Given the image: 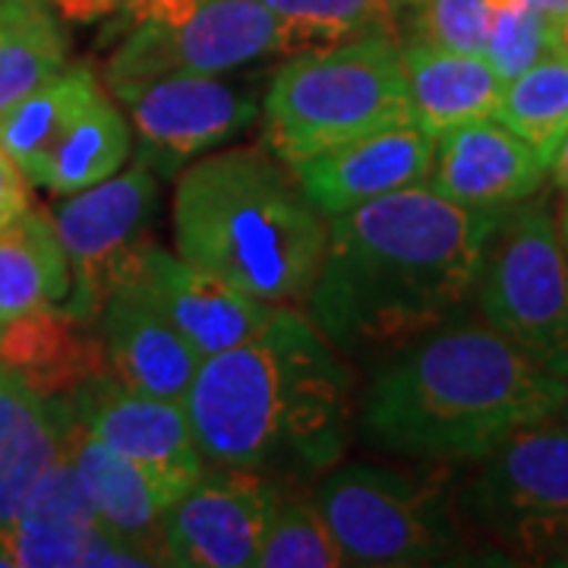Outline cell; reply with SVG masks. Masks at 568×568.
Wrapping results in <instances>:
<instances>
[{
    "label": "cell",
    "instance_id": "ac0fdd59",
    "mask_svg": "<svg viewBox=\"0 0 568 568\" xmlns=\"http://www.w3.org/2000/svg\"><path fill=\"white\" fill-rule=\"evenodd\" d=\"M0 369L48 405L70 402L82 386L111 373L99 325L63 306H44L0 325Z\"/></svg>",
    "mask_w": 568,
    "mask_h": 568
},
{
    "label": "cell",
    "instance_id": "ab89813d",
    "mask_svg": "<svg viewBox=\"0 0 568 568\" xmlns=\"http://www.w3.org/2000/svg\"><path fill=\"white\" fill-rule=\"evenodd\" d=\"M13 3H20V0H0V10H3V7H13Z\"/></svg>",
    "mask_w": 568,
    "mask_h": 568
},
{
    "label": "cell",
    "instance_id": "e575fe53",
    "mask_svg": "<svg viewBox=\"0 0 568 568\" xmlns=\"http://www.w3.org/2000/svg\"><path fill=\"white\" fill-rule=\"evenodd\" d=\"M530 3H534V7H537V10L552 22V26H559V29H562V26L568 22V0H530Z\"/></svg>",
    "mask_w": 568,
    "mask_h": 568
},
{
    "label": "cell",
    "instance_id": "836d02e7",
    "mask_svg": "<svg viewBox=\"0 0 568 568\" xmlns=\"http://www.w3.org/2000/svg\"><path fill=\"white\" fill-rule=\"evenodd\" d=\"M549 174H552L556 186L568 193V130H566V136H562V142L556 145L552 159H549Z\"/></svg>",
    "mask_w": 568,
    "mask_h": 568
},
{
    "label": "cell",
    "instance_id": "9c48e42d",
    "mask_svg": "<svg viewBox=\"0 0 568 568\" xmlns=\"http://www.w3.org/2000/svg\"><path fill=\"white\" fill-rule=\"evenodd\" d=\"M301 41L260 0H164L133 22L104 63L108 92L171 73H234L272 54H297Z\"/></svg>",
    "mask_w": 568,
    "mask_h": 568
},
{
    "label": "cell",
    "instance_id": "5bb4252c",
    "mask_svg": "<svg viewBox=\"0 0 568 568\" xmlns=\"http://www.w3.org/2000/svg\"><path fill=\"white\" fill-rule=\"evenodd\" d=\"M130 284L181 332L203 361L260 335L278 310L159 244L145 250Z\"/></svg>",
    "mask_w": 568,
    "mask_h": 568
},
{
    "label": "cell",
    "instance_id": "5b68a950",
    "mask_svg": "<svg viewBox=\"0 0 568 568\" xmlns=\"http://www.w3.org/2000/svg\"><path fill=\"white\" fill-rule=\"evenodd\" d=\"M263 145L284 164L410 123L402 41L388 32L291 54L263 92Z\"/></svg>",
    "mask_w": 568,
    "mask_h": 568
},
{
    "label": "cell",
    "instance_id": "ba28073f",
    "mask_svg": "<svg viewBox=\"0 0 568 568\" xmlns=\"http://www.w3.org/2000/svg\"><path fill=\"white\" fill-rule=\"evenodd\" d=\"M474 304L489 328L568 379V250L549 205L503 209Z\"/></svg>",
    "mask_w": 568,
    "mask_h": 568
},
{
    "label": "cell",
    "instance_id": "4316f807",
    "mask_svg": "<svg viewBox=\"0 0 568 568\" xmlns=\"http://www.w3.org/2000/svg\"><path fill=\"white\" fill-rule=\"evenodd\" d=\"M496 121L530 142L549 164L556 145L568 130V54L556 51L528 67L515 80H506Z\"/></svg>",
    "mask_w": 568,
    "mask_h": 568
},
{
    "label": "cell",
    "instance_id": "1f68e13d",
    "mask_svg": "<svg viewBox=\"0 0 568 568\" xmlns=\"http://www.w3.org/2000/svg\"><path fill=\"white\" fill-rule=\"evenodd\" d=\"M164 0H44V7L61 22L73 26H92L102 20L133 22L152 17Z\"/></svg>",
    "mask_w": 568,
    "mask_h": 568
},
{
    "label": "cell",
    "instance_id": "8992f818",
    "mask_svg": "<svg viewBox=\"0 0 568 568\" xmlns=\"http://www.w3.org/2000/svg\"><path fill=\"white\" fill-rule=\"evenodd\" d=\"M323 511L347 566L414 568L448 562L462 549L458 508L439 474L388 465H335L320 477Z\"/></svg>",
    "mask_w": 568,
    "mask_h": 568
},
{
    "label": "cell",
    "instance_id": "83f0119b",
    "mask_svg": "<svg viewBox=\"0 0 568 568\" xmlns=\"http://www.w3.org/2000/svg\"><path fill=\"white\" fill-rule=\"evenodd\" d=\"M291 26L301 51L357 39L366 32L395 36L402 0H260ZM398 39V36H395Z\"/></svg>",
    "mask_w": 568,
    "mask_h": 568
},
{
    "label": "cell",
    "instance_id": "d6986e66",
    "mask_svg": "<svg viewBox=\"0 0 568 568\" xmlns=\"http://www.w3.org/2000/svg\"><path fill=\"white\" fill-rule=\"evenodd\" d=\"M99 332L118 383L152 398L178 405L186 402L203 357L133 284H123L108 301L99 316Z\"/></svg>",
    "mask_w": 568,
    "mask_h": 568
},
{
    "label": "cell",
    "instance_id": "d6a6232c",
    "mask_svg": "<svg viewBox=\"0 0 568 568\" xmlns=\"http://www.w3.org/2000/svg\"><path fill=\"white\" fill-rule=\"evenodd\" d=\"M29 205H32V193H29L26 174L0 149V227H7L13 219H20Z\"/></svg>",
    "mask_w": 568,
    "mask_h": 568
},
{
    "label": "cell",
    "instance_id": "9a60e30c",
    "mask_svg": "<svg viewBox=\"0 0 568 568\" xmlns=\"http://www.w3.org/2000/svg\"><path fill=\"white\" fill-rule=\"evenodd\" d=\"M3 544L13 556V566L26 568L149 566L140 552L104 534L95 506L67 455L44 470Z\"/></svg>",
    "mask_w": 568,
    "mask_h": 568
},
{
    "label": "cell",
    "instance_id": "8d00e7d4",
    "mask_svg": "<svg viewBox=\"0 0 568 568\" xmlns=\"http://www.w3.org/2000/svg\"><path fill=\"white\" fill-rule=\"evenodd\" d=\"M13 566V556H10V549H7V544L0 540V568Z\"/></svg>",
    "mask_w": 568,
    "mask_h": 568
},
{
    "label": "cell",
    "instance_id": "74e56055",
    "mask_svg": "<svg viewBox=\"0 0 568 568\" xmlns=\"http://www.w3.org/2000/svg\"><path fill=\"white\" fill-rule=\"evenodd\" d=\"M559 41H562V51H566V54H568V22H566V26H562V32H559Z\"/></svg>",
    "mask_w": 568,
    "mask_h": 568
},
{
    "label": "cell",
    "instance_id": "52a82bcc",
    "mask_svg": "<svg viewBox=\"0 0 568 568\" xmlns=\"http://www.w3.org/2000/svg\"><path fill=\"white\" fill-rule=\"evenodd\" d=\"M458 493V518L518 559L568 552V424L562 414L521 426L484 458Z\"/></svg>",
    "mask_w": 568,
    "mask_h": 568
},
{
    "label": "cell",
    "instance_id": "277c9868",
    "mask_svg": "<svg viewBox=\"0 0 568 568\" xmlns=\"http://www.w3.org/2000/svg\"><path fill=\"white\" fill-rule=\"evenodd\" d=\"M174 253L265 304H304L328 219L268 149H227L183 168L171 200Z\"/></svg>",
    "mask_w": 568,
    "mask_h": 568
},
{
    "label": "cell",
    "instance_id": "7a4b0ae2",
    "mask_svg": "<svg viewBox=\"0 0 568 568\" xmlns=\"http://www.w3.org/2000/svg\"><path fill=\"white\" fill-rule=\"evenodd\" d=\"M183 407L205 465L284 487L342 465L357 429V379L310 313L284 304L260 335L205 357Z\"/></svg>",
    "mask_w": 568,
    "mask_h": 568
},
{
    "label": "cell",
    "instance_id": "44dd1931",
    "mask_svg": "<svg viewBox=\"0 0 568 568\" xmlns=\"http://www.w3.org/2000/svg\"><path fill=\"white\" fill-rule=\"evenodd\" d=\"M402 63L414 123L433 140L462 123L496 118L506 80L484 54L402 41Z\"/></svg>",
    "mask_w": 568,
    "mask_h": 568
},
{
    "label": "cell",
    "instance_id": "7402d4cb",
    "mask_svg": "<svg viewBox=\"0 0 568 568\" xmlns=\"http://www.w3.org/2000/svg\"><path fill=\"white\" fill-rule=\"evenodd\" d=\"M63 458L61 410L0 369V540L44 470Z\"/></svg>",
    "mask_w": 568,
    "mask_h": 568
},
{
    "label": "cell",
    "instance_id": "d590c367",
    "mask_svg": "<svg viewBox=\"0 0 568 568\" xmlns=\"http://www.w3.org/2000/svg\"><path fill=\"white\" fill-rule=\"evenodd\" d=\"M559 231H562V244L568 250V193H566V205H562V222H559Z\"/></svg>",
    "mask_w": 568,
    "mask_h": 568
},
{
    "label": "cell",
    "instance_id": "f1b7e54d",
    "mask_svg": "<svg viewBox=\"0 0 568 568\" xmlns=\"http://www.w3.org/2000/svg\"><path fill=\"white\" fill-rule=\"evenodd\" d=\"M256 568H338L347 566L345 552L335 544L323 511L313 496H287L272 515L263 547L256 552Z\"/></svg>",
    "mask_w": 568,
    "mask_h": 568
},
{
    "label": "cell",
    "instance_id": "2e32d148",
    "mask_svg": "<svg viewBox=\"0 0 568 568\" xmlns=\"http://www.w3.org/2000/svg\"><path fill=\"white\" fill-rule=\"evenodd\" d=\"M436 140L417 123H395L357 140L332 145L291 171L304 186L306 200L325 219L373 203L395 190L424 183L433 168Z\"/></svg>",
    "mask_w": 568,
    "mask_h": 568
},
{
    "label": "cell",
    "instance_id": "8fae6325",
    "mask_svg": "<svg viewBox=\"0 0 568 568\" xmlns=\"http://www.w3.org/2000/svg\"><path fill=\"white\" fill-rule=\"evenodd\" d=\"M111 95L140 140V159L159 178L237 136L263 111V99L224 73H171L121 85Z\"/></svg>",
    "mask_w": 568,
    "mask_h": 568
},
{
    "label": "cell",
    "instance_id": "d4e9b609",
    "mask_svg": "<svg viewBox=\"0 0 568 568\" xmlns=\"http://www.w3.org/2000/svg\"><path fill=\"white\" fill-rule=\"evenodd\" d=\"M102 92L104 82L85 63H67L54 80L39 85L0 118V149L17 162L22 174H29L32 164L51 149V142Z\"/></svg>",
    "mask_w": 568,
    "mask_h": 568
},
{
    "label": "cell",
    "instance_id": "6da1fadb",
    "mask_svg": "<svg viewBox=\"0 0 568 568\" xmlns=\"http://www.w3.org/2000/svg\"><path fill=\"white\" fill-rule=\"evenodd\" d=\"M503 209H467L424 183L328 219L306 313L361 364H386L462 316Z\"/></svg>",
    "mask_w": 568,
    "mask_h": 568
},
{
    "label": "cell",
    "instance_id": "7c38bea8",
    "mask_svg": "<svg viewBox=\"0 0 568 568\" xmlns=\"http://www.w3.org/2000/svg\"><path fill=\"white\" fill-rule=\"evenodd\" d=\"M63 417L85 426L104 446L114 448L152 484L171 508L205 474V458L186 407L133 392L111 373L82 386L70 402L54 405Z\"/></svg>",
    "mask_w": 568,
    "mask_h": 568
},
{
    "label": "cell",
    "instance_id": "f35d334b",
    "mask_svg": "<svg viewBox=\"0 0 568 568\" xmlns=\"http://www.w3.org/2000/svg\"><path fill=\"white\" fill-rule=\"evenodd\" d=\"M559 414H562V420L568 424V392H566V402H562V410H559Z\"/></svg>",
    "mask_w": 568,
    "mask_h": 568
},
{
    "label": "cell",
    "instance_id": "cb8c5ba5",
    "mask_svg": "<svg viewBox=\"0 0 568 568\" xmlns=\"http://www.w3.org/2000/svg\"><path fill=\"white\" fill-rule=\"evenodd\" d=\"M70 294V265L54 215L29 205L0 227V325L32 310L61 306Z\"/></svg>",
    "mask_w": 568,
    "mask_h": 568
},
{
    "label": "cell",
    "instance_id": "f546056e",
    "mask_svg": "<svg viewBox=\"0 0 568 568\" xmlns=\"http://www.w3.org/2000/svg\"><path fill=\"white\" fill-rule=\"evenodd\" d=\"M493 0H402L398 41H424L433 48L484 54Z\"/></svg>",
    "mask_w": 568,
    "mask_h": 568
},
{
    "label": "cell",
    "instance_id": "4dcf8cb0",
    "mask_svg": "<svg viewBox=\"0 0 568 568\" xmlns=\"http://www.w3.org/2000/svg\"><path fill=\"white\" fill-rule=\"evenodd\" d=\"M559 32L562 29L552 26L530 0H493L484 58L503 80H515L537 61L562 51Z\"/></svg>",
    "mask_w": 568,
    "mask_h": 568
},
{
    "label": "cell",
    "instance_id": "ffe728a7",
    "mask_svg": "<svg viewBox=\"0 0 568 568\" xmlns=\"http://www.w3.org/2000/svg\"><path fill=\"white\" fill-rule=\"evenodd\" d=\"M63 455L73 462L89 493L104 534L140 552L149 566H164V518L168 506L159 493L114 448H108L85 426L63 417Z\"/></svg>",
    "mask_w": 568,
    "mask_h": 568
},
{
    "label": "cell",
    "instance_id": "60d3db41",
    "mask_svg": "<svg viewBox=\"0 0 568 568\" xmlns=\"http://www.w3.org/2000/svg\"><path fill=\"white\" fill-rule=\"evenodd\" d=\"M559 566H568V552H566V556H562V562H559Z\"/></svg>",
    "mask_w": 568,
    "mask_h": 568
},
{
    "label": "cell",
    "instance_id": "484cf974",
    "mask_svg": "<svg viewBox=\"0 0 568 568\" xmlns=\"http://www.w3.org/2000/svg\"><path fill=\"white\" fill-rule=\"evenodd\" d=\"M67 67L61 20L44 0L0 10V118Z\"/></svg>",
    "mask_w": 568,
    "mask_h": 568
},
{
    "label": "cell",
    "instance_id": "3957f363",
    "mask_svg": "<svg viewBox=\"0 0 568 568\" xmlns=\"http://www.w3.org/2000/svg\"><path fill=\"white\" fill-rule=\"evenodd\" d=\"M568 379L484 320L455 316L386 364L357 398L369 446L420 465L477 462L521 426L562 410Z\"/></svg>",
    "mask_w": 568,
    "mask_h": 568
},
{
    "label": "cell",
    "instance_id": "30bf717a",
    "mask_svg": "<svg viewBox=\"0 0 568 568\" xmlns=\"http://www.w3.org/2000/svg\"><path fill=\"white\" fill-rule=\"evenodd\" d=\"M159 212V174L136 162L114 178L73 193L54 212V227L70 265V294L63 310L99 325L108 301L133 282L152 241Z\"/></svg>",
    "mask_w": 568,
    "mask_h": 568
},
{
    "label": "cell",
    "instance_id": "e0dca14e",
    "mask_svg": "<svg viewBox=\"0 0 568 568\" xmlns=\"http://www.w3.org/2000/svg\"><path fill=\"white\" fill-rule=\"evenodd\" d=\"M549 164L496 118L470 121L436 136L426 186L467 209H508L540 193Z\"/></svg>",
    "mask_w": 568,
    "mask_h": 568
},
{
    "label": "cell",
    "instance_id": "4fadbf2b",
    "mask_svg": "<svg viewBox=\"0 0 568 568\" xmlns=\"http://www.w3.org/2000/svg\"><path fill=\"white\" fill-rule=\"evenodd\" d=\"M282 484L256 470L209 465L164 518V566L246 568L256 562Z\"/></svg>",
    "mask_w": 568,
    "mask_h": 568
},
{
    "label": "cell",
    "instance_id": "603a6c76",
    "mask_svg": "<svg viewBox=\"0 0 568 568\" xmlns=\"http://www.w3.org/2000/svg\"><path fill=\"white\" fill-rule=\"evenodd\" d=\"M133 152V126L114 95L104 89L89 108H82L51 149L32 164L26 181L58 196H73L121 171Z\"/></svg>",
    "mask_w": 568,
    "mask_h": 568
}]
</instances>
